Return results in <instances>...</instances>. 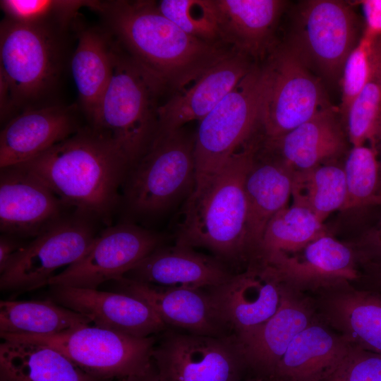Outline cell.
I'll list each match as a JSON object with an SVG mask.
<instances>
[{
	"label": "cell",
	"mask_w": 381,
	"mask_h": 381,
	"mask_svg": "<svg viewBox=\"0 0 381 381\" xmlns=\"http://www.w3.org/2000/svg\"><path fill=\"white\" fill-rule=\"evenodd\" d=\"M42 181L75 213L109 225L130 164L111 136L91 127L18 164Z\"/></svg>",
	"instance_id": "6da1fadb"
},
{
	"label": "cell",
	"mask_w": 381,
	"mask_h": 381,
	"mask_svg": "<svg viewBox=\"0 0 381 381\" xmlns=\"http://www.w3.org/2000/svg\"><path fill=\"white\" fill-rule=\"evenodd\" d=\"M97 11L127 54L164 92L185 89L234 51L190 36L153 1L101 2Z\"/></svg>",
	"instance_id": "7a4b0ae2"
},
{
	"label": "cell",
	"mask_w": 381,
	"mask_h": 381,
	"mask_svg": "<svg viewBox=\"0 0 381 381\" xmlns=\"http://www.w3.org/2000/svg\"><path fill=\"white\" fill-rule=\"evenodd\" d=\"M260 140L255 135L201 192L188 197L176 244L206 248L224 262L248 259L244 184Z\"/></svg>",
	"instance_id": "3957f363"
},
{
	"label": "cell",
	"mask_w": 381,
	"mask_h": 381,
	"mask_svg": "<svg viewBox=\"0 0 381 381\" xmlns=\"http://www.w3.org/2000/svg\"><path fill=\"white\" fill-rule=\"evenodd\" d=\"M114 45L112 71L92 126L109 133L130 167L153 143L159 125L160 86Z\"/></svg>",
	"instance_id": "277c9868"
},
{
	"label": "cell",
	"mask_w": 381,
	"mask_h": 381,
	"mask_svg": "<svg viewBox=\"0 0 381 381\" xmlns=\"http://www.w3.org/2000/svg\"><path fill=\"white\" fill-rule=\"evenodd\" d=\"M195 133L185 127L159 133L128 169L122 202L128 214L150 217L186 199L195 183Z\"/></svg>",
	"instance_id": "5b68a950"
},
{
	"label": "cell",
	"mask_w": 381,
	"mask_h": 381,
	"mask_svg": "<svg viewBox=\"0 0 381 381\" xmlns=\"http://www.w3.org/2000/svg\"><path fill=\"white\" fill-rule=\"evenodd\" d=\"M261 66L258 63L199 122L195 133V183L201 192L229 159L260 132Z\"/></svg>",
	"instance_id": "8992f818"
},
{
	"label": "cell",
	"mask_w": 381,
	"mask_h": 381,
	"mask_svg": "<svg viewBox=\"0 0 381 381\" xmlns=\"http://www.w3.org/2000/svg\"><path fill=\"white\" fill-rule=\"evenodd\" d=\"M260 66L262 136H282L332 106L319 78L286 44L275 45Z\"/></svg>",
	"instance_id": "52a82bcc"
},
{
	"label": "cell",
	"mask_w": 381,
	"mask_h": 381,
	"mask_svg": "<svg viewBox=\"0 0 381 381\" xmlns=\"http://www.w3.org/2000/svg\"><path fill=\"white\" fill-rule=\"evenodd\" d=\"M1 339L31 341L54 348L87 373L103 380L143 374L153 365L155 335L138 337L96 325L49 335L0 334Z\"/></svg>",
	"instance_id": "ba28073f"
},
{
	"label": "cell",
	"mask_w": 381,
	"mask_h": 381,
	"mask_svg": "<svg viewBox=\"0 0 381 381\" xmlns=\"http://www.w3.org/2000/svg\"><path fill=\"white\" fill-rule=\"evenodd\" d=\"M52 23L25 25L4 19L0 29V79L11 110L52 88L61 68L59 42Z\"/></svg>",
	"instance_id": "9c48e42d"
},
{
	"label": "cell",
	"mask_w": 381,
	"mask_h": 381,
	"mask_svg": "<svg viewBox=\"0 0 381 381\" xmlns=\"http://www.w3.org/2000/svg\"><path fill=\"white\" fill-rule=\"evenodd\" d=\"M361 37L350 1L308 0L300 4L289 42L291 52L312 73L331 82Z\"/></svg>",
	"instance_id": "30bf717a"
},
{
	"label": "cell",
	"mask_w": 381,
	"mask_h": 381,
	"mask_svg": "<svg viewBox=\"0 0 381 381\" xmlns=\"http://www.w3.org/2000/svg\"><path fill=\"white\" fill-rule=\"evenodd\" d=\"M152 361L158 381H241L247 369L235 335L202 336L171 328L156 341Z\"/></svg>",
	"instance_id": "8fae6325"
},
{
	"label": "cell",
	"mask_w": 381,
	"mask_h": 381,
	"mask_svg": "<svg viewBox=\"0 0 381 381\" xmlns=\"http://www.w3.org/2000/svg\"><path fill=\"white\" fill-rule=\"evenodd\" d=\"M94 222L75 213L33 238L0 274L1 290L25 291L47 286L57 270L87 253L97 235Z\"/></svg>",
	"instance_id": "7c38bea8"
},
{
	"label": "cell",
	"mask_w": 381,
	"mask_h": 381,
	"mask_svg": "<svg viewBox=\"0 0 381 381\" xmlns=\"http://www.w3.org/2000/svg\"><path fill=\"white\" fill-rule=\"evenodd\" d=\"M164 240L162 234L133 223L109 226L80 260L52 277L47 285L97 289L123 277L162 246Z\"/></svg>",
	"instance_id": "4fadbf2b"
},
{
	"label": "cell",
	"mask_w": 381,
	"mask_h": 381,
	"mask_svg": "<svg viewBox=\"0 0 381 381\" xmlns=\"http://www.w3.org/2000/svg\"><path fill=\"white\" fill-rule=\"evenodd\" d=\"M0 169L3 234L35 238L67 216L68 207L35 175L18 165Z\"/></svg>",
	"instance_id": "5bb4252c"
},
{
	"label": "cell",
	"mask_w": 381,
	"mask_h": 381,
	"mask_svg": "<svg viewBox=\"0 0 381 381\" xmlns=\"http://www.w3.org/2000/svg\"><path fill=\"white\" fill-rule=\"evenodd\" d=\"M111 283L114 291L147 304L169 328L202 336L232 334L207 289L164 287L124 277Z\"/></svg>",
	"instance_id": "9a60e30c"
},
{
	"label": "cell",
	"mask_w": 381,
	"mask_h": 381,
	"mask_svg": "<svg viewBox=\"0 0 381 381\" xmlns=\"http://www.w3.org/2000/svg\"><path fill=\"white\" fill-rule=\"evenodd\" d=\"M282 283L257 264L226 282L207 289L222 319L237 340L262 326L277 311Z\"/></svg>",
	"instance_id": "2e32d148"
},
{
	"label": "cell",
	"mask_w": 381,
	"mask_h": 381,
	"mask_svg": "<svg viewBox=\"0 0 381 381\" xmlns=\"http://www.w3.org/2000/svg\"><path fill=\"white\" fill-rule=\"evenodd\" d=\"M50 287L52 300L97 327L138 337L154 336L169 328L147 304L130 295L98 289Z\"/></svg>",
	"instance_id": "e0dca14e"
},
{
	"label": "cell",
	"mask_w": 381,
	"mask_h": 381,
	"mask_svg": "<svg viewBox=\"0 0 381 381\" xmlns=\"http://www.w3.org/2000/svg\"><path fill=\"white\" fill-rule=\"evenodd\" d=\"M341 121L339 109L330 106L282 136L262 135L258 151L294 171L337 162L349 152V141Z\"/></svg>",
	"instance_id": "ac0fdd59"
},
{
	"label": "cell",
	"mask_w": 381,
	"mask_h": 381,
	"mask_svg": "<svg viewBox=\"0 0 381 381\" xmlns=\"http://www.w3.org/2000/svg\"><path fill=\"white\" fill-rule=\"evenodd\" d=\"M257 64L248 56L233 51L205 71L191 85L174 93L159 106L157 134L201 121L235 87Z\"/></svg>",
	"instance_id": "d6986e66"
},
{
	"label": "cell",
	"mask_w": 381,
	"mask_h": 381,
	"mask_svg": "<svg viewBox=\"0 0 381 381\" xmlns=\"http://www.w3.org/2000/svg\"><path fill=\"white\" fill-rule=\"evenodd\" d=\"M80 128L71 107L30 109L10 120L0 134V169L32 159Z\"/></svg>",
	"instance_id": "ffe728a7"
},
{
	"label": "cell",
	"mask_w": 381,
	"mask_h": 381,
	"mask_svg": "<svg viewBox=\"0 0 381 381\" xmlns=\"http://www.w3.org/2000/svg\"><path fill=\"white\" fill-rule=\"evenodd\" d=\"M233 276L216 257L176 244L159 247L123 277L164 287L208 289L226 282Z\"/></svg>",
	"instance_id": "44dd1931"
},
{
	"label": "cell",
	"mask_w": 381,
	"mask_h": 381,
	"mask_svg": "<svg viewBox=\"0 0 381 381\" xmlns=\"http://www.w3.org/2000/svg\"><path fill=\"white\" fill-rule=\"evenodd\" d=\"M282 283L276 313L246 337L238 340L247 368L269 380L294 338L313 322L310 306Z\"/></svg>",
	"instance_id": "7402d4cb"
},
{
	"label": "cell",
	"mask_w": 381,
	"mask_h": 381,
	"mask_svg": "<svg viewBox=\"0 0 381 381\" xmlns=\"http://www.w3.org/2000/svg\"><path fill=\"white\" fill-rule=\"evenodd\" d=\"M298 253L292 257L286 253H275L261 258L256 262L286 285L332 284L357 277L351 248L328 234L311 242Z\"/></svg>",
	"instance_id": "603a6c76"
},
{
	"label": "cell",
	"mask_w": 381,
	"mask_h": 381,
	"mask_svg": "<svg viewBox=\"0 0 381 381\" xmlns=\"http://www.w3.org/2000/svg\"><path fill=\"white\" fill-rule=\"evenodd\" d=\"M225 45L258 63L276 45L274 35L286 5L282 0H214Z\"/></svg>",
	"instance_id": "cb8c5ba5"
},
{
	"label": "cell",
	"mask_w": 381,
	"mask_h": 381,
	"mask_svg": "<svg viewBox=\"0 0 381 381\" xmlns=\"http://www.w3.org/2000/svg\"><path fill=\"white\" fill-rule=\"evenodd\" d=\"M294 171L284 163L261 154L258 146L244 184L247 203L246 241L250 262L258 255L268 222L286 207Z\"/></svg>",
	"instance_id": "d4e9b609"
},
{
	"label": "cell",
	"mask_w": 381,
	"mask_h": 381,
	"mask_svg": "<svg viewBox=\"0 0 381 381\" xmlns=\"http://www.w3.org/2000/svg\"><path fill=\"white\" fill-rule=\"evenodd\" d=\"M353 346L341 335L313 322L294 338L269 381H323Z\"/></svg>",
	"instance_id": "484cf974"
},
{
	"label": "cell",
	"mask_w": 381,
	"mask_h": 381,
	"mask_svg": "<svg viewBox=\"0 0 381 381\" xmlns=\"http://www.w3.org/2000/svg\"><path fill=\"white\" fill-rule=\"evenodd\" d=\"M2 340L0 381H104L87 373L54 348L31 341Z\"/></svg>",
	"instance_id": "4316f807"
},
{
	"label": "cell",
	"mask_w": 381,
	"mask_h": 381,
	"mask_svg": "<svg viewBox=\"0 0 381 381\" xmlns=\"http://www.w3.org/2000/svg\"><path fill=\"white\" fill-rule=\"evenodd\" d=\"M328 320L350 344L381 355V296L345 290L327 297Z\"/></svg>",
	"instance_id": "83f0119b"
},
{
	"label": "cell",
	"mask_w": 381,
	"mask_h": 381,
	"mask_svg": "<svg viewBox=\"0 0 381 381\" xmlns=\"http://www.w3.org/2000/svg\"><path fill=\"white\" fill-rule=\"evenodd\" d=\"M114 45L93 28L81 30L71 61V71L82 107L92 123L112 71Z\"/></svg>",
	"instance_id": "f1b7e54d"
},
{
	"label": "cell",
	"mask_w": 381,
	"mask_h": 381,
	"mask_svg": "<svg viewBox=\"0 0 381 381\" xmlns=\"http://www.w3.org/2000/svg\"><path fill=\"white\" fill-rule=\"evenodd\" d=\"M90 323L51 298L0 301V334L49 335Z\"/></svg>",
	"instance_id": "f546056e"
},
{
	"label": "cell",
	"mask_w": 381,
	"mask_h": 381,
	"mask_svg": "<svg viewBox=\"0 0 381 381\" xmlns=\"http://www.w3.org/2000/svg\"><path fill=\"white\" fill-rule=\"evenodd\" d=\"M291 195L294 205L311 210L323 222L334 211L341 210L346 200L344 166L337 162L305 171H295Z\"/></svg>",
	"instance_id": "4dcf8cb0"
},
{
	"label": "cell",
	"mask_w": 381,
	"mask_h": 381,
	"mask_svg": "<svg viewBox=\"0 0 381 381\" xmlns=\"http://www.w3.org/2000/svg\"><path fill=\"white\" fill-rule=\"evenodd\" d=\"M327 234L322 222L307 207L293 205L279 211L268 222L254 262L282 253H296Z\"/></svg>",
	"instance_id": "1f68e13d"
},
{
	"label": "cell",
	"mask_w": 381,
	"mask_h": 381,
	"mask_svg": "<svg viewBox=\"0 0 381 381\" xmlns=\"http://www.w3.org/2000/svg\"><path fill=\"white\" fill-rule=\"evenodd\" d=\"M381 111V35L374 41L368 77L352 103L345 119L346 134L353 146L366 142L375 150V142Z\"/></svg>",
	"instance_id": "d6a6232c"
},
{
	"label": "cell",
	"mask_w": 381,
	"mask_h": 381,
	"mask_svg": "<svg viewBox=\"0 0 381 381\" xmlns=\"http://www.w3.org/2000/svg\"><path fill=\"white\" fill-rule=\"evenodd\" d=\"M343 166L346 195L341 210L381 205L380 164L377 151L365 145L353 146Z\"/></svg>",
	"instance_id": "836d02e7"
},
{
	"label": "cell",
	"mask_w": 381,
	"mask_h": 381,
	"mask_svg": "<svg viewBox=\"0 0 381 381\" xmlns=\"http://www.w3.org/2000/svg\"><path fill=\"white\" fill-rule=\"evenodd\" d=\"M156 4L164 16L190 36L227 47L222 40L214 0H162Z\"/></svg>",
	"instance_id": "e575fe53"
},
{
	"label": "cell",
	"mask_w": 381,
	"mask_h": 381,
	"mask_svg": "<svg viewBox=\"0 0 381 381\" xmlns=\"http://www.w3.org/2000/svg\"><path fill=\"white\" fill-rule=\"evenodd\" d=\"M98 1L55 0H3L1 7L6 18L25 25L59 23L71 19L83 6L95 9Z\"/></svg>",
	"instance_id": "d590c367"
},
{
	"label": "cell",
	"mask_w": 381,
	"mask_h": 381,
	"mask_svg": "<svg viewBox=\"0 0 381 381\" xmlns=\"http://www.w3.org/2000/svg\"><path fill=\"white\" fill-rule=\"evenodd\" d=\"M375 39L363 33L344 65L340 78L341 99L339 109L344 122L352 103L368 79L370 54Z\"/></svg>",
	"instance_id": "8d00e7d4"
},
{
	"label": "cell",
	"mask_w": 381,
	"mask_h": 381,
	"mask_svg": "<svg viewBox=\"0 0 381 381\" xmlns=\"http://www.w3.org/2000/svg\"><path fill=\"white\" fill-rule=\"evenodd\" d=\"M323 381H381V355L353 346L338 368Z\"/></svg>",
	"instance_id": "74e56055"
},
{
	"label": "cell",
	"mask_w": 381,
	"mask_h": 381,
	"mask_svg": "<svg viewBox=\"0 0 381 381\" xmlns=\"http://www.w3.org/2000/svg\"><path fill=\"white\" fill-rule=\"evenodd\" d=\"M351 4L360 5L363 10L365 18V28L363 33L373 38L380 36L381 0H360L354 1Z\"/></svg>",
	"instance_id": "f35d334b"
},
{
	"label": "cell",
	"mask_w": 381,
	"mask_h": 381,
	"mask_svg": "<svg viewBox=\"0 0 381 381\" xmlns=\"http://www.w3.org/2000/svg\"><path fill=\"white\" fill-rule=\"evenodd\" d=\"M25 244L17 237L1 234L0 236V274L6 268L14 255Z\"/></svg>",
	"instance_id": "ab89813d"
},
{
	"label": "cell",
	"mask_w": 381,
	"mask_h": 381,
	"mask_svg": "<svg viewBox=\"0 0 381 381\" xmlns=\"http://www.w3.org/2000/svg\"><path fill=\"white\" fill-rule=\"evenodd\" d=\"M362 244L366 248H381V220L363 236Z\"/></svg>",
	"instance_id": "60d3db41"
},
{
	"label": "cell",
	"mask_w": 381,
	"mask_h": 381,
	"mask_svg": "<svg viewBox=\"0 0 381 381\" xmlns=\"http://www.w3.org/2000/svg\"><path fill=\"white\" fill-rule=\"evenodd\" d=\"M363 248L364 257L369 260L381 282V248Z\"/></svg>",
	"instance_id": "b9f144b4"
},
{
	"label": "cell",
	"mask_w": 381,
	"mask_h": 381,
	"mask_svg": "<svg viewBox=\"0 0 381 381\" xmlns=\"http://www.w3.org/2000/svg\"><path fill=\"white\" fill-rule=\"evenodd\" d=\"M119 381H158L157 372L153 363L152 368L147 372L137 375L127 377Z\"/></svg>",
	"instance_id": "7bdbcfd3"
},
{
	"label": "cell",
	"mask_w": 381,
	"mask_h": 381,
	"mask_svg": "<svg viewBox=\"0 0 381 381\" xmlns=\"http://www.w3.org/2000/svg\"><path fill=\"white\" fill-rule=\"evenodd\" d=\"M375 150L377 152L380 164V174H381V111L379 116L377 132L375 135Z\"/></svg>",
	"instance_id": "ee69618b"
},
{
	"label": "cell",
	"mask_w": 381,
	"mask_h": 381,
	"mask_svg": "<svg viewBox=\"0 0 381 381\" xmlns=\"http://www.w3.org/2000/svg\"><path fill=\"white\" fill-rule=\"evenodd\" d=\"M246 381H269V380H267L266 379H264V378L256 377H255L253 379L248 380H246Z\"/></svg>",
	"instance_id": "f6af8a7d"
},
{
	"label": "cell",
	"mask_w": 381,
	"mask_h": 381,
	"mask_svg": "<svg viewBox=\"0 0 381 381\" xmlns=\"http://www.w3.org/2000/svg\"><path fill=\"white\" fill-rule=\"evenodd\" d=\"M380 188H381V180H380Z\"/></svg>",
	"instance_id": "bcb514c9"
}]
</instances>
